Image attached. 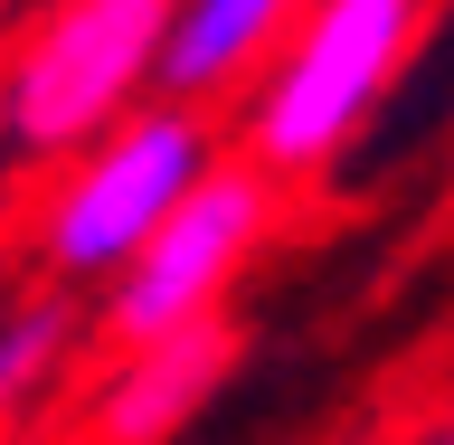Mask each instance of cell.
<instances>
[{"instance_id":"obj_1","label":"cell","mask_w":454,"mask_h":445,"mask_svg":"<svg viewBox=\"0 0 454 445\" xmlns=\"http://www.w3.org/2000/svg\"><path fill=\"white\" fill-rule=\"evenodd\" d=\"M426 0H303L275 57L247 76V95L218 114L237 162H255L275 190L322 180V171L369 133V114L388 105L397 67L417 57Z\"/></svg>"},{"instance_id":"obj_2","label":"cell","mask_w":454,"mask_h":445,"mask_svg":"<svg viewBox=\"0 0 454 445\" xmlns=\"http://www.w3.org/2000/svg\"><path fill=\"white\" fill-rule=\"evenodd\" d=\"M218 152H227L218 114L208 105H170V95H152V105H133L123 123H105L85 152H67V162L48 171V190L28 209L38 275H48L57 294L105 284L114 266L190 199V180L218 162Z\"/></svg>"},{"instance_id":"obj_3","label":"cell","mask_w":454,"mask_h":445,"mask_svg":"<svg viewBox=\"0 0 454 445\" xmlns=\"http://www.w3.org/2000/svg\"><path fill=\"white\" fill-rule=\"evenodd\" d=\"M275 227H284V190L255 162L218 152L190 180V199L105 275L85 332L105 341V351H133V341H170V332H190V322H218L237 275L275 247Z\"/></svg>"},{"instance_id":"obj_4","label":"cell","mask_w":454,"mask_h":445,"mask_svg":"<svg viewBox=\"0 0 454 445\" xmlns=\"http://www.w3.org/2000/svg\"><path fill=\"white\" fill-rule=\"evenodd\" d=\"M170 0H57L0 67V152L10 171H57L67 152L152 105V57H161Z\"/></svg>"},{"instance_id":"obj_5","label":"cell","mask_w":454,"mask_h":445,"mask_svg":"<svg viewBox=\"0 0 454 445\" xmlns=\"http://www.w3.org/2000/svg\"><path fill=\"white\" fill-rule=\"evenodd\" d=\"M237 322H190V332L170 341H133V351H114V370L85 389V445H170L180 426L227 389V370H237Z\"/></svg>"},{"instance_id":"obj_6","label":"cell","mask_w":454,"mask_h":445,"mask_svg":"<svg viewBox=\"0 0 454 445\" xmlns=\"http://www.w3.org/2000/svg\"><path fill=\"white\" fill-rule=\"evenodd\" d=\"M294 10L303 0H170L161 57H152V95L227 114L247 95V76L275 57V38L294 28Z\"/></svg>"},{"instance_id":"obj_7","label":"cell","mask_w":454,"mask_h":445,"mask_svg":"<svg viewBox=\"0 0 454 445\" xmlns=\"http://www.w3.org/2000/svg\"><path fill=\"white\" fill-rule=\"evenodd\" d=\"M76 341H85V304H76V294H57V284L20 294V304H0V436L57 389V370L76 361Z\"/></svg>"},{"instance_id":"obj_8","label":"cell","mask_w":454,"mask_h":445,"mask_svg":"<svg viewBox=\"0 0 454 445\" xmlns=\"http://www.w3.org/2000/svg\"><path fill=\"white\" fill-rule=\"evenodd\" d=\"M0 227H10V152H0Z\"/></svg>"},{"instance_id":"obj_9","label":"cell","mask_w":454,"mask_h":445,"mask_svg":"<svg viewBox=\"0 0 454 445\" xmlns=\"http://www.w3.org/2000/svg\"><path fill=\"white\" fill-rule=\"evenodd\" d=\"M426 445H454V417H445V426H435V436H426Z\"/></svg>"}]
</instances>
